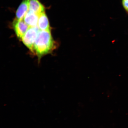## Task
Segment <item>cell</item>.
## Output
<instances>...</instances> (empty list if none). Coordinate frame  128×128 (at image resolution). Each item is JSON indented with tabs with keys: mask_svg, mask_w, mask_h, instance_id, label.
<instances>
[{
	"mask_svg": "<svg viewBox=\"0 0 128 128\" xmlns=\"http://www.w3.org/2000/svg\"><path fill=\"white\" fill-rule=\"evenodd\" d=\"M55 44L50 31L40 30L35 42L34 52L40 57L52 51Z\"/></svg>",
	"mask_w": 128,
	"mask_h": 128,
	"instance_id": "1",
	"label": "cell"
},
{
	"mask_svg": "<svg viewBox=\"0 0 128 128\" xmlns=\"http://www.w3.org/2000/svg\"><path fill=\"white\" fill-rule=\"evenodd\" d=\"M40 30L38 26L30 27L22 39L24 44L33 52H34L35 42Z\"/></svg>",
	"mask_w": 128,
	"mask_h": 128,
	"instance_id": "2",
	"label": "cell"
},
{
	"mask_svg": "<svg viewBox=\"0 0 128 128\" xmlns=\"http://www.w3.org/2000/svg\"><path fill=\"white\" fill-rule=\"evenodd\" d=\"M12 26L18 37L21 39L30 27L24 20L17 19L14 20Z\"/></svg>",
	"mask_w": 128,
	"mask_h": 128,
	"instance_id": "3",
	"label": "cell"
},
{
	"mask_svg": "<svg viewBox=\"0 0 128 128\" xmlns=\"http://www.w3.org/2000/svg\"><path fill=\"white\" fill-rule=\"evenodd\" d=\"M39 15L29 10L26 14L24 20L30 27L38 26Z\"/></svg>",
	"mask_w": 128,
	"mask_h": 128,
	"instance_id": "4",
	"label": "cell"
},
{
	"mask_svg": "<svg viewBox=\"0 0 128 128\" xmlns=\"http://www.w3.org/2000/svg\"><path fill=\"white\" fill-rule=\"evenodd\" d=\"M29 0H23L22 2L16 12V19L23 20L26 14L29 10Z\"/></svg>",
	"mask_w": 128,
	"mask_h": 128,
	"instance_id": "5",
	"label": "cell"
},
{
	"mask_svg": "<svg viewBox=\"0 0 128 128\" xmlns=\"http://www.w3.org/2000/svg\"><path fill=\"white\" fill-rule=\"evenodd\" d=\"M29 10L40 15L44 12V6L38 0H29Z\"/></svg>",
	"mask_w": 128,
	"mask_h": 128,
	"instance_id": "6",
	"label": "cell"
},
{
	"mask_svg": "<svg viewBox=\"0 0 128 128\" xmlns=\"http://www.w3.org/2000/svg\"><path fill=\"white\" fill-rule=\"evenodd\" d=\"M38 26L40 30L44 31H50L48 20L45 12L39 15Z\"/></svg>",
	"mask_w": 128,
	"mask_h": 128,
	"instance_id": "7",
	"label": "cell"
},
{
	"mask_svg": "<svg viewBox=\"0 0 128 128\" xmlns=\"http://www.w3.org/2000/svg\"><path fill=\"white\" fill-rule=\"evenodd\" d=\"M122 3L125 9L128 12V0H122Z\"/></svg>",
	"mask_w": 128,
	"mask_h": 128,
	"instance_id": "8",
	"label": "cell"
}]
</instances>
